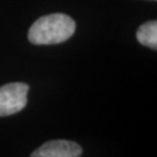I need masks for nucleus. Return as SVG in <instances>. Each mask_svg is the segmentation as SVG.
<instances>
[{
    "instance_id": "nucleus-1",
    "label": "nucleus",
    "mask_w": 157,
    "mask_h": 157,
    "mask_svg": "<svg viewBox=\"0 0 157 157\" xmlns=\"http://www.w3.org/2000/svg\"><path fill=\"white\" fill-rule=\"evenodd\" d=\"M76 30V22L62 13L49 14L37 19L28 32V40L36 45L58 44L69 40Z\"/></svg>"
},
{
    "instance_id": "nucleus-2",
    "label": "nucleus",
    "mask_w": 157,
    "mask_h": 157,
    "mask_svg": "<svg viewBox=\"0 0 157 157\" xmlns=\"http://www.w3.org/2000/svg\"><path fill=\"white\" fill-rule=\"evenodd\" d=\"M29 86L25 83H10L0 87V117L17 114L27 105Z\"/></svg>"
},
{
    "instance_id": "nucleus-3",
    "label": "nucleus",
    "mask_w": 157,
    "mask_h": 157,
    "mask_svg": "<svg viewBox=\"0 0 157 157\" xmlns=\"http://www.w3.org/2000/svg\"><path fill=\"white\" fill-rule=\"evenodd\" d=\"M82 152V147L73 141L52 140L37 148L30 157H80Z\"/></svg>"
},
{
    "instance_id": "nucleus-4",
    "label": "nucleus",
    "mask_w": 157,
    "mask_h": 157,
    "mask_svg": "<svg viewBox=\"0 0 157 157\" xmlns=\"http://www.w3.org/2000/svg\"><path fill=\"white\" fill-rule=\"evenodd\" d=\"M137 41L141 44L151 48L154 50L157 49V21H148L141 25L136 33Z\"/></svg>"
}]
</instances>
